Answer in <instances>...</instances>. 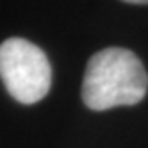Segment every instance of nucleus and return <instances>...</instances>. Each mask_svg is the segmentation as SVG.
I'll return each instance as SVG.
<instances>
[{"label": "nucleus", "mask_w": 148, "mask_h": 148, "mask_svg": "<svg viewBox=\"0 0 148 148\" xmlns=\"http://www.w3.org/2000/svg\"><path fill=\"white\" fill-rule=\"evenodd\" d=\"M148 89V75L132 50L109 47L88 61L80 97L91 111L139 103Z\"/></svg>", "instance_id": "f257e3e1"}, {"label": "nucleus", "mask_w": 148, "mask_h": 148, "mask_svg": "<svg viewBox=\"0 0 148 148\" xmlns=\"http://www.w3.org/2000/svg\"><path fill=\"white\" fill-rule=\"evenodd\" d=\"M0 79L20 103L43 100L52 86V66L47 54L23 38H9L0 45Z\"/></svg>", "instance_id": "f03ea898"}, {"label": "nucleus", "mask_w": 148, "mask_h": 148, "mask_svg": "<svg viewBox=\"0 0 148 148\" xmlns=\"http://www.w3.org/2000/svg\"><path fill=\"white\" fill-rule=\"evenodd\" d=\"M127 4H139V5H148V0H123Z\"/></svg>", "instance_id": "7ed1b4c3"}]
</instances>
